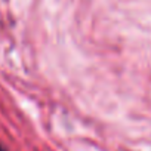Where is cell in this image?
I'll return each instance as SVG.
<instances>
[{
  "mask_svg": "<svg viewBox=\"0 0 151 151\" xmlns=\"http://www.w3.org/2000/svg\"><path fill=\"white\" fill-rule=\"evenodd\" d=\"M0 151H3V150H2V147H0Z\"/></svg>",
  "mask_w": 151,
  "mask_h": 151,
  "instance_id": "obj_1",
  "label": "cell"
}]
</instances>
